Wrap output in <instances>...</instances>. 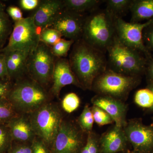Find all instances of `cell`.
<instances>
[{
  "label": "cell",
  "mask_w": 153,
  "mask_h": 153,
  "mask_svg": "<svg viewBox=\"0 0 153 153\" xmlns=\"http://www.w3.org/2000/svg\"><path fill=\"white\" fill-rule=\"evenodd\" d=\"M91 109L94 121L99 126L106 125L114 123L111 117L106 111L99 107L93 105Z\"/></svg>",
  "instance_id": "29"
},
{
  "label": "cell",
  "mask_w": 153,
  "mask_h": 153,
  "mask_svg": "<svg viewBox=\"0 0 153 153\" xmlns=\"http://www.w3.org/2000/svg\"><path fill=\"white\" fill-rule=\"evenodd\" d=\"M148 84H153V59L148 61L146 72Z\"/></svg>",
  "instance_id": "38"
},
{
  "label": "cell",
  "mask_w": 153,
  "mask_h": 153,
  "mask_svg": "<svg viewBox=\"0 0 153 153\" xmlns=\"http://www.w3.org/2000/svg\"><path fill=\"white\" fill-rule=\"evenodd\" d=\"M124 131L133 151L137 153L153 152V126L145 125L140 118L130 120L123 128Z\"/></svg>",
  "instance_id": "11"
},
{
  "label": "cell",
  "mask_w": 153,
  "mask_h": 153,
  "mask_svg": "<svg viewBox=\"0 0 153 153\" xmlns=\"http://www.w3.org/2000/svg\"><path fill=\"white\" fill-rule=\"evenodd\" d=\"M83 132L73 123L63 120L50 149L51 153H80L85 143Z\"/></svg>",
  "instance_id": "10"
},
{
  "label": "cell",
  "mask_w": 153,
  "mask_h": 153,
  "mask_svg": "<svg viewBox=\"0 0 153 153\" xmlns=\"http://www.w3.org/2000/svg\"><path fill=\"white\" fill-rule=\"evenodd\" d=\"M80 99L74 93H68L65 96L62 102L63 109L68 113H71L79 107Z\"/></svg>",
  "instance_id": "30"
},
{
  "label": "cell",
  "mask_w": 153,
  "mask_h": 153,
  "mask_svg": "<svg viewBox=\"0 0 153 153\" xmlns=\"http://www.w3.org/2000/svg\"><path fill=\"white\" fill-rule=\"evenodd\" d=\"M64 9L82 14L87 11L95 10L101 1L98 0H65L63 1Z\"/></svg>",
  "instance_id": "20"
},
{
  "label": "cell",
  "mask_w": 153,
  "mask_h": 153,
  "mask_svg": "<svg viewBox=\"0 0 153 153\" xmlns=\"http://www.w3.org/2000/svg\"><path fill=\"white\" fill-rule=\"evenodd\" d=\"M32 153H51V151L47 145L37 137L31 143Z\"/></svg>",
  "instance_id": "31"
},
{
  "label": "cell",
  "mask_w": 153,
  "mask_h": 153,
  "mask_svg": "<svg viewBox=\"0 0 153 153\" xmlns=\"http://www.w3.org/2000/svg\"><path fill=\"white\" fill-rule=\"evenodd\" d=\"M94 122L91 108L88 105H85L78 118L79 127L82 131L88 134L92 131Z\"/></svg>",
  "instance_id": "23"
},
{
  "label": "cell",
  "mask_w": 153,
  "mask_h": 153,
  "mask_svg": "<svg viewBox=\"0 0 153 153\" xmlns=\"http://www.w3.org/2000/svg\"><path fill=\"white\" fill-rule=\"evenodd\" d=\"M108 64L113 71L131 76H140L146 72L147 58L140 52L122 43L116 36L107 49Z\"/></svg>",
  "instance_id": "2"
},
{
  "label": "cell",
  "mask_w": 153,
  "mask_h": 153,
  "mask_svg": "<svg viewBox=\"0 0 153 153\" xmlns=\"http://www.w3.org/2000/svg\"><path fill=\"white\" fill-rule=\"evenodd\" d=\"M7 22L4 15H0V41L4 38L7 30Z\"/></svg>",
  "instance_id": "37"
},
{
  "label": "cell",
  "mask_w": 153,
  "mask_h": 153,
  "mask_svg": "<svg viewBox=\"0 0 153 153\" xmlns=\"http://www.w3.org/2000/svg\"><path fill=\"white\" fill-rule=\"evenodd\" d=\"M13 140L7 126L0 124V153L7 152L11 147Z\"/></svg>",
  "instance_id": "28"
},
{
  "label": "cell",
  "mask_w": 153,
  "mask_h": 153,
  "mask_svg": "<svg viewBox=\"0 0 153 153\" xmlns=\"http://www.w3.org/2000/svg\"><path fill=\"white\" fill-rule=\"evenodd\" d=\"M7 12L15 22H19L24 18L22 11L18 7L15 6L9 7L7 9Z\"/></svg>",
  "instance_id": "35"
},
{
  "label": "cell",
  "mask_w": 153,
  "mask_h": 153,
  "mask_svg": "<svg viewBox=\"0 0 153 153\" xmlns=\"http://www.w3.org/2000/svg\"><path fill=\"white\" fill-rule=\"evenodd\" d=\"M11 90L8 82L0 80V101L8 100Z\"/></svg>",
  "instance_id": "36"
},
{
  "label": "cell",
  "mask_w": 153,
  "mask_h": 153,
  "mask_svg": "<svg viewBox=\"0 0 153 153\" xmlns=\"http://www.w3.org/2000/svg\"><path fill=\"white\" fill-rule=\"evenodd\" d=\"M134 100L140 107L149 109L153 105L152 91L147 87L140 89L136 92Z\"/></svg>",
  "instance_id": "22"
},
{
  "label": "cell",
  "mask_w": 153,
  "mask_h": 153,
  "mask_svg": "<svg viewBox=\"0 0 153 153\" xmlns=\"http://www.w3.org/2000/svg\"><path fill=\"white\" fill-rule=\"evenodd\" d=\"M52 82L51 92L57 97L62 88L66 85H73L82 88L71 70L68 60L65 58H59L55 61Z\"/></svg>",
  "instance_id": "14"
},
{
  "label": "cell",
  "mask_w": 153,
  "mask_h": 153,
  "mask_svg": "<svg viewBox=\"0 0 153 153\" xmlns=\"http://www.w3.org/2000/svg\"><path fill=\"white\" fill-rule=\"evenodd\" d=\"M152 25L153 18L144 23H128L118 18L115 21L116 36L122 43L143 54L149 61L152 58L144 43L143 32Z\"/></svg>",
  "instance_id": "9"
},
{
  "label": "cell",
  "mask_w": 153,
  "mask_h": 153,
  "mask_svg": "<svg viewBox=\"0 0 153 153\" xmlns=\"http://www.w3.org/2000/svg\"><path fill=\"white\" fill-rule=\"evenodd\" d=\"M64 9L63 1L46 0L40 2L32 16L35 25L42 31L49 27L55 17Z\"/></svg>",
  "instance_id": "16"
},
{
  "label": "cell",
  "mask_w": 153,
  "mask_h": 153,
  "mask_svg": "<svg viewBox=\"0 0 153 153\" xmlns=\"http://www.w3.org/2000/svg\"><path fill=\"white\" fill-rule=\"evenodd\" d=\"M128 153V152H124V153Z\"/></svg>",
  "instance_id": "44"
},
{
  "label": "cell",
  "mask_w": 153,
  "mask_h": 153,
  "mask_svg": "<svg viewBox=\"0 0 153 153\" xmlns=\"http://www.w3.org/2000/svg\"><path fill=\"white\" fill-rule=\"evenodd\" d=\"M80 153H101L99 144V138L94 133L88 134L87 139Z\"/></svg>",
  "instance_id": "26"
},
{
  "label": "cell",
  "mask_w": 153,
  "mask_h": 153,
  "mask_svg": "<svg viewBox=\"0 0 153 153\" xmlns=\"http://www.w3.org/2000/svg\"><path fill=\"white\" fill-rule=\"evenodd\" d=\"M4 7L3 5L0 3V15H4Z\"/></svg>",
  "instance_id": "41"
},
{
  "label": "cell",
  "mask_w": 153,
  "mask_h": 153,
  "mask_svg": "<svg viewBox=\"0 0 153 153\" xmlns=\"http://www.w3.org/2000/svg\"><path fill=\"white\" fill-rule=\"evenodd\" d=\"M151 125H152L153 126V121H152V124H151Z\"/></svg>",
  "instance_id": "43"
},
{
  "label": "cell",
  "mask_w": 153,
  "mask_h": 153,
  "mask_svg": "<svg viewBox=\"0 0 153 153\" xmlns=\"http://www.w3.org/2000/svg\"><path fill=\"white\" fill-rule=\"evenodd\" d=\"M17 115L16 110L8 100L0 101V124H7Z\"/></svg>",
  "instance_id": "24"
},
{
  "label": "cell",
  "mask_w": 153,
  "mask_h": 153,
  "mask_svg": "<svg viewBox=\"0 0 153 153\" xmlns=\"http://www.w3.org/2000/svg\"><path fill=\"white\" fill-rule=\"evenodd\" d=\"M68 61L82 88L89 90L96 78L106 70L108 65L105 53L82 39L76 41Z\"/></svg>",
  "instance_id": "1"
},
{
  "label": "cell",
  "mask_w": 153,
  "mask_h": 153,
  "mask_svg": "<svg viewBox=\"0 0 153 153\" xmlns=\"http://www.w3.org/2000/svg\"><path fill=\"white\" fill-rule=\"evenodd\" d=\"M128 153H137V152H134L133 151H128Z\"/></svg>",
  "instance_id": "42"
},
{
  "label": "cell",
  "mask_w": 153,
  "mask_h": 153,
  "mask_svg": "<svg viewBox=\"0 0 153 153\" xmlns=\"http://www.w3.org/2000/svg\"><path fill=\"white\" fill-rule=\"evenodd\" d=\"M7 153H32L31 144L27 143H20L12 146Z\"/></svg>",
  "instance_id": "33"
},
{
  "label": "cell",
  "mask_w": 153,
  "mask_h": 153,
  "mask_svg": "<svg viewBox=\"0 0 153 153\" xmlns=\"http://www.w3.org/2000/svg\"><path fill=\"white\" fill-rule=\"evenodd\" d=\"M144 30V35L143 36L144 43L145 42V46L148 50L153 52V25L146 28Z\"/></svg>",
  "instance_id": "32"
},
{
  "label": "cell",
  "mask_w": 153,
  "mask_h": 153,
  "mask_svg": "<svg viewBox=\"0 0 153 153\" xmlns=\"http://www.w3.org/2000/svg\"><path fill=\"white\" fill-rule=\"evenodd\" d=\"M60 33L53 28H44L41 31L40 40L41 42L48 45H54L61 39Z\"/></svg>",
  "instance_id": "25"
},
{
  "label": "cell",
  "mask_w": 153,
  "mask_h": 153,
  "mask_svg": "<svg viewBox=\"0 0 153 153\" xmlns=\"http://www.w3.org/2000/svg\"><path fill=\"white\" fill-rule=\"evenodd\" d=\"M13 140L20 143H32L36 136L29 117L17 115L7 124Z\"/></svg>",
  "instance_id": "17"
},
{
  "label": "cell",
  "mask_w": 153,
  "mask_h": 153,
  "mask_svg": "<svg viewBox=\"0 0 153 153\" xmlns=\"http://www.w3.org/2000/svg\"><path fill=\"white\" fill-rule=\"evenodd\" d=\"M115 21L105 9L93 11L85 19L82 39L105 53L115 36Z\"/></svg>",
  "instance_id": "3"
},
{
  "label": "cell",
  "mask_w": 153,
  "mask_h": 153,
  "mask_svg": "<svg viewBox=\"0 0 153 153\" xmlns=\"http://www.w3.org/2000/svg\"><path fill=\"white\" fill-rule=\"evenodd\" d=\"M9 76L5 56H0V79Z\"/></svg>",
  "instance_id": "39"
},
{
  "label": "cell",
  "mask_w": 153,
  "mask_h": 153,
  "mask_svg": "<svg viewBox=\"0 0 153 153\" xmlns=\"http://www.w3.org/2000/svg\"><path fill=\"white\" fill-rule=\"evenodd\" d=\"M55 57L51 48L41 41L28 56L27 73L31 79L43 87L52 81L56 61Z\"/></svg>",
  "instance_id": "7"
},
{
  "label": "cell",
  "mask_w": 153,
  "mask_h": 153,
  "mask_svg": "<svg viewBox=\"0 0 153 153\" xmlns=\"http://www.w3.org/2000/svg\"><path fill=\"white\" fill-rule=\"evenodd\" d=\"M101 153L127 152L129 145L123 128L115 125L99 138Z\"/></svg>",
  "instance_id": "15"
},
{
  "label": "cell",
  "mask_w": 153,
  "mask_h": 153,
  "mask_svg": "<svg viewBox=\"0 0 153 153\" xmlns=\"http://www.w3.org/2000/svg\"><path fill=\"white\" fill-rule=\"evenodd\" d=\"M93 105L106 111L111 117L115 125L123 128L127 123V105L122 100L108 96L97 94L91 99Z\"/></svg>",
  "instance_id": "13"
},
{
  "label": "cell",
  "mask_w": 153,
  "mask_h": 153,
  "mask_svg": "<svg viewBox=\"0 0 153 153\" xmlns=\"http://www.w3.org/2000/svg\"><path fill=\"white\" fill-rule=\"evenodd\" d=\"M147 88H149L152 91L153 93V84H148ZM147 111H149V112H153V105L149 109L147 110Z\"/></svg>",
  "instance_id": "40"
},
{
  "label": "cell",
  "mask_w": 153,
  "mask_h": 153,
  "mask_svg": "<svg viewBox=\"0 0 153 153\" xmlns=\"http://www.w3.org/2000/svg\"><path fill=\"white\" fill-rule=\"evenodd\" d=\"M130 10L131 11V23H140L153 18V0L132 1Z\"/></svg>",
  "instance_id": "19"
},
{
  "label": "cell",
  "mask_w": 153,
  "mask_h": 153,
  "mask_svg": "<svg viewBox=\"0 0 153 153\" xmlns=\"http://www.w3.org/2000/svg\"><path fill=\"white\" fill-rule=\"evenodd\" d=\"M74 43L72 40L60 39L57 43L52 46L51 51L55 57H66L71 45Z\"/></svg>",
  "instance_id": "27"
},
{
  "label": "cell",
  "mask_w": 153,
  "mask_h": 153,
  "mask_svg": "<svg viewBox=\"0 0 153 153\" xmlns=\"http://www.w3.org/2000/svg\"><path fill=\"white\" fill-rule=\"evenodd\" d=\"M152 153H153V152H152Z\"/></svg>",
  "instance_id": "45"
},
{
  "label": "cell",
  "mask_w": 153,
  "mask_h": 153,
  "mask_svg": "<svg viewBox=\"0 0 153 153\" xmlns=\"http://www.w3.org/2000/svg\"><path fill=\"white\" fill-rule=\"evenodd\" d=\"M29 118L36 137L51 149L63 120L58 107L47 102L30 114Z\"/></svg>",
  "instance_id": "5"
},
{
  "label": "cell",
  "mask_w": 153,
  "mask_h": 153,
  "mask_svg": "<svg viewBox=\"0 0 153 153\" xmlns=\"http://www.w3.org/2000/svg\"><path fill=\"white\" fill-rule=\"evenodd\" d=\"M140 81V76L125 75L107 68L96 78L91 89L99 94L108 96L123 101Z\"/></svg>",
  "instance_id": "6"
},
{
  "label": "cell",
  "mask_w": 153,
  "mask_h": 153,
  "mask_svg": "<svg viewBox=\"0 0 153 153\" xmlns=\"http://www.w3.org/2000/svg\"><path fill=\"white\" fill-rule=\"evenodd\" d=\"M41 1L38 0H21L19 4L21 8L25 10H32L38 7Z\"/></svg>",
  "instance_id": "34"
},
{
  "label": "cell",
  "mask_w": 153,
  "mask_h": 153,
  "mask_svg": "<svg viewBox=\"0 0 153 153\" xmlns=\"http://www.w3.org/2000/svg\"><path fill=\"white\" fill-rule=\"evenodd\" d=\"M41 31L35 25L32 16L15 22L5 51L19 50L30 54L40 43Z\"/></svg>",
  "instance_id": "8"
},
{
  "label": "cell",
  "mask_w": 153,
  "mask_h": 153,
  "mask_svg": "<svg viewBox=\"0 0 153 153\" xmlns=\"http://www.w3.org/2000/svg\"><path fill=\"white\" fill-rule=\"evenodd\" d=\"M106 1L105 10L115 20L118 18H122V15L130 10L132 1L108 0Z\"/></svg>",
  "instance_id": "21"
},
{
  "label": "cell",
  "mask_w": 153,
  "mask_h": 153,
  "mask_svg": "<svg viewBox=\"0 0 153 153\" xmlns=\"http://www.w3.org/2000/svg\"><path fill=\"white\" fill-rule=\"evenodd\" d=\"M85 19L82 14L63 9L55 17L49 27L57 30L62 36L76 41L82 36Z\"/></svg>",
  "instance_id": "12"
},
{
  "label": "cell",
  "mask_w": 153,
  "mask_h": 153,
  "mask_svg": "<svg viewBox=\"0 0 153 153\" xmlns=\"http://www.w3.org/2000/svg\"><path fill=\"white\" fill-rule=\"evenodd\" d=\"M49 99L44 88L31 79L18 82L11 89L8 100L16 110L30 114L49 102Z\"/></svg>",
  "instance_id": "4"
},
{
  "label": "cell",
  "mask_w": 153,
  "mask_h": 153,
  "mask_svg": "<svg viewBox=\"0 0 153 153\" xmlns=\"http://www.w3.org/2000/svg\"><path fill=\"white\" fill-rule=\"evenodd\" d=\"M30 54L23 51L6 52L5 61L9 76L21 77L27 73V62Z\"/></svg>",
  "instance_id": "18"
}]
</instances>
